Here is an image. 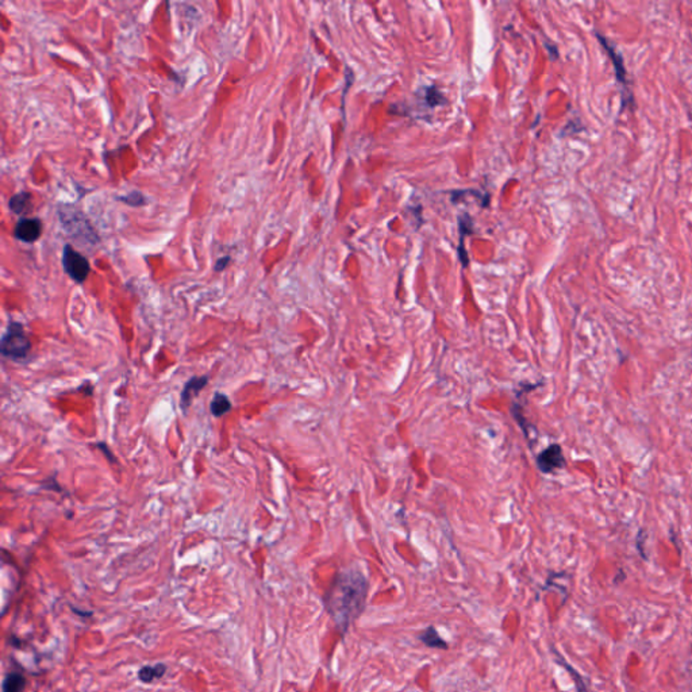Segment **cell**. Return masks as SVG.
I'll use <instances>...</instances> for the list:
<instances>
[{"instance_id":"5bb4252c","label":"cell","mask_w":692,"mask_h":692,"mask_svg":"<svg viewBox=\"0 0 692 692\" xmlns=\"http://www.w3.org/2000/svg\"><path fill=\"white\" fill-rule=\"evenodd\" d=\"M121 202L126 203V204H130V206H134V207H139V206H143L146 203L143 195L139 193V191H134L132 194L126 195V196H121L118 197Z\"/></svg>"},{"instance_id":"e0dca14e","label":"cell","mask_w":692,"mask_h":692,"mask_svg":"<svg viewBox=\"0 0 692 692\" xmlns=\"http://www.w3.org/2000/svg\"><path fill=\"white\" fill-rule=\"evenodd\" d=\"M98 447H102L100 450H103V452L106 453V456H107V457L110 459L111 463H115V459H114V456L111 454V452L110 450H109V447H107V446H106L105 443H98Z\"/></svg>"},{"instance_id":"2e32d148","label":"cell","mask_w":692,"mask_h":692,"mask_svg":"<svg viewBox=\"0 0 692 692\" xmlns=\"http://www.w3.org/2000/svg\"><path fill=\"white\" fill-rule=\"evenodd\" d=\"M229 261H230V258H229V257H222V258H220V260L217 261V264H215V271H218V272L223 271V269L227 267Z\"/></svg>"},{"instance_id":"6da1fadb","label":"cell","mask_w":692,"mask_h":692,"mask_svg":"<svg viewBox=\"0 0 692 692\" xmlns=\"http://www.w3.org/2000/svg\"><path fill=\"white\" fill-rule=\"evenodd\" d=\"M368 583L360 571H342L326 595V606L335 625L345 632L364 610Z\"/></svg>"},{"instance_id":"9c48e42d","label":"cell","mask_w":692,"mask_h":692,"mask_svg":"<svg viewBox=\"0 0 692 692\" xmlns=\"http://www.w3.org/2000/svg\"><path fill=\"white\" fill-rule=\"evenodd\" d=\"M166 666L164 664L146 665L139 671V677L143 683H152L166 675Z\"/></svg>"},{"instance_id":"30bf717a","label":"cell","mask_w":692,"mask_h":692,"mask_svg":"<svg viewBox=\"0 0 692 692\" xmlns=\"http://www.w3.org/2000/svg\"><path fill=\"white\" fill-rule=\"evenodd\" d=\"M231 410V402L230 399L223 395L221 392H217L210 403V411L211 414L217 418L227 414Z\"/></svg>"},{"instance_id":"5b68a950","label":"cell","mask_w":692,"mask_h":692,"mask_svg":"<svg viewBox=\"0 0 692 692\" xmlns=\"http://www.w3.org/2000/svg\"><path fill=\"white\" fill-rule=\"evenodd\" d=\"M537 467L542 473H553L565 467L562 449L558 443L549 445L544 452L537 456Z\"/></svg>"},{"instance_id":"52a82bcc","label":"cell","mask_w":692,"mask_h":692,"mask_svg":"<svg viewBox=\"0 0 692 692\" xmlns=\"http://www.w3.org/2000/svg\"><path fill=\"white\" fill-rule=\"evenodd\" d=\"M41 231H42V223L39 220L24 218L17 223L15 230H14V236L17 240H19L22 242L31 244L39 238Z\"/></svg>"},{"instance_id":"8992f818","label":"cell","mask_w":692,"mask_h":692,"mask_svg":"<svg viewBox=\"0 0 692 692\" xmlns=\"http://www.w3.org/2000/svg\"><path fill=\"white\" fill-rule=\"evenodd\" d=\"M596 37H598V39L601 41L602 46H603V48L606 49V52L609 53L610 58H611V61H612V64H614V69H615V75H616V80H618L619 83L622 84V87L628 91V94H629V95H632V94H630V91H629V83H628V71H626V66H625V64H623V58H622V55H621V53L618 52L616 46H614V45L610 42L609 39H607L606 37H603V35H602V34H599V33H596Z\"/></svg>"},{"instance_id":"7a4b0ae2","label":"cell","mask_w":692,"mask_h":692,"mask_svg":"<svg viewBox=\"0 0 692 692\" xmlns=\"http://www.w3.org/2000/svg\"><path fill=\"white\" fill-rule=\"evenodd\" d=\"M31 351V342L28 339L24 326L19 322H10L1 335L0 352L4 357L12 361H24Z\"/></svg>"},{"instance_id":"ba28073f","label":"cell","mask_w":692,"mask_h":692,"mask_svg":"<svg viewBox=\"0 0 692 692\" xmlns=\"http://www.w3.org/2000/svg\"><path fill=\"white\" fill-rule=\"evenodd\" d=\"M207 383H209L207 376H195L186 383V386L181 391V399H180V405H181V409L184 411L188 410V407L193 403V399L203 388L207 386Z\"/></svg>"},{"instance_id":"277c9868","label":"cell","mask_w":692,"mask_h":692,"mask_svg":"<svg viewBox=\"0 0 692 692\" xmlns=\"http://www.w3.org/2000/svg\"><path fill=\"white\" fill-rule=\"evenodd\" d=\"M62 265L66 275L79 284H83L91 271L88 260L78 250L73 249L71 245L64 247Z\"/></svg>"},{"instance_id":"7c38bea8","label":"cell","mask_w":692,"mask_h":692,"mask_svg":"<svg viewBox=\"0 0 692 692\" xmlns=\"http://www.w3.org/2000/svg\"><path fill=\"white\" fill-rule=\"evenodd\" d=\"M30 202H31V195L28 193H19V194L14 195L10 202H8V206H10V210L14 213V214H24L26 213V210L30 206Z\"/></svg>"},{"instance_id":"3957f363","label":"cell","mask_w":692,"mask_h":692,"mask_svg":"<svg viewBox=\"0 0 692 692\" xmlns=\"http://www.w3.org/2000/svg\"><path fill=\"white\" fill-rule=\"evenodd\" d=\"M60 221L68 234L76 237L78 240H83L85 242H96V234L94 229L80 211L64 206L60 210Z\"/></svg>"},{"instance_id":"8fae6325","label":"cell","mask_w":692,"mask_h":692,"mask_svg":"<svg viewBox=\"0 0 692 692\" xmlns=\"http://www.w3.org/2000/svg\"><path fill=\"white\" fill-rule=\"evenodd\" d=\"M26 680L21 673H8L3 680V692H24Z\"/></svg>"},{"instance_id":"4fadbf2b","label":"cell","mask_w":692,"mask_h":692,"mask_svg":"<svg viewBox=\"0 0 692 692\" xmlns=\"http://www.w3.org/2000/svg\"><path fill=\"white\" fill-rule=\"evenodd\" d=\"M419 639L429 648H436V649H446L447 648V644L443 641V638L440 637V635L436 632L434 628H429L427 630H425Z\"/></svg>"},{"instance_id":"9a60e30c","label":"cell","mask_w":692,"mask_h":692,"mask_svg":"<svg viewBox=\"0 0 692 692\" xmlns=\"http://www.w3.org/2000/svg\"><path fill=\"white\" fill-rule=\"evenodd\" d=\"M560 663H561V664L564 665V666H565V668H567V669H568V671H569V673H571V675H572V677H574V679H575V683H576V687H578V691H579V692H588V691H587V687H585V684H584V682H583V677H582V676H580V675H579V673H578V672H576V671H575V669H574V668H572V666H569V665L564 664V663H562V662H560Z\"/></svg>"}]
</instances>
